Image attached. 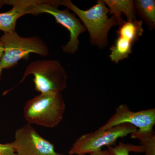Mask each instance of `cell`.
Here are the masks:
<instances>
[{
  "mask_svg": "<svg viewBox=\"0 0 155 155\" xmlns=\"http://www.w3.org/2000/svg\"><path fill=\"white\" fill-rule=\"evenodd\" d=\"M90 155H114L109 149L100 150L91 153Z\"/></svg>",
  "mask_w": 155,
  "mask_h": 155,
  "instance_id": "2e32d148",
  "label": "cell"
},
{
  "mask_svg": "<svg viewBox=\"0 0 155 155\" xmlns=\"http://www.w3.org/2000/svg\"><path fill=\"white\" fill-rule=\"evenodd\" d=\"M4 47V52L1 61L3 69L14 67L22 59H28L31 53L41 57H47L50 51L47 45L38 36L23 38L16 31L5 32L0 37Z\"/></svg>",
  "mask_w": 155,
  "mask_h": 155,
  "instance_id": "277c9868",
  "label": "cell"
},
{
  "mask_svg": "<svg viewBox=\"0 0 155 155\" xmlns=\"http://www.w3.org/2000/svg\"><path fill=\"white\" fill-rule=\"evenodd\" d=\"M59 5L70 10L79 18L88 31L91 43L101 49L108 44V36L111 28L118 25L114 16L109 18V10L103 0H98L96 4L87 10H81L70 0L59 1Z\"/></svg>",
  "mask_w": 155,
  "mask_h": 155,
  "instance_id": "6da1fadb",
  "label": "cell"
},
{
  "mask_svg": "<svg viewBox=\"0 0 155 155\" xmlns=\"http://www.w3.org/2000/svg\"><path fill=\"white\" fill-rule=\"evenodd\" d=\"M46 1H5V5L13 6L8 12L0 14V30L4 33L15 31L16 22L20 17L32 13V7Z\"/></svg>",
  "mask_w": 155,
  "mask_h": 155,
  "instance_id": "30bf717a",
  "label": "cell"
},
{
  "mask_svg": "<svg viewBox=\"0 0 155 155\" xmlns=\"http://www.w3.org/2000/svg\"><path fill=\"white\" fill-rule=\"evenodd\" d=\"M137 130L125 123L104 130L84 134L74 142L69 151V155H85L101 150L103 147L112 146L119 138L125 137Z\"/></svg>",
  "mask_w": 155,
  "mask_h": 155,
  "instance_id": "5b68a950",
  "label": "cell"
},
{
  "mask_svg": "<svg viewBox=\"0 0 155 155\" xmlns=\"http://www.w3.org/2000/svg\"><path fill=\"white\" fill-rule=\"evenodd\" d=\"M125 123L138 128L137 130L141 132L153 130L155 125V108L134 112L130 110L126 104L120 105L105 124L97 130H105Z\"/></svg>",
  "mask_w": 155,
  "mask_h": 155,
  "instance_id": "ba28073f",
  "label": "cell"
},
{
  "mask_svg": "<svg viewBox=\"0 0 155 155\" xmlns=\"http://www.w3.org/2000/svg\"><path fill=\"white\" fill-rule=\"evenodd\" d=\"M109 10V15H112L117 19L118 25L124 22L122 14H125L127 21L137 20L134 1L132 0H103Z\"/></svg>",
  "mask_w": 155,
  "mask_h": 155,
  "instance_id": "8fae6325",
  "label": "cell"
},
{
  "mask_svg": "<svg viewBox=\"0 0 155 155\" xmlns=\"http://www.w3.org/2000/svg\"><path fill=\"white\" fill-rule=\"evenodd\" d=\"M65 110L61 93H45L28 100L23 108V114L28 124L53 128L63 120Z\"/></svg>",
  "mask_w": 155,
  "mask_h": 155,
  "instance_id": "7a4b0ae2",
  "label": "cell"
},
{
  "mask_svg": "<svg viewBox=\"0 0 155 155\" xmlns=\"http://www.w3.org/2000/svg\"><path fill=\"white\" fill-rule=\"evenodd\" d=\"M58 1H46L42 4L33 6L31 14L34 16L42 13L51 14L54 17L57 23L67 28L70 33V39L67 44L62 47V50L64 52L74 54L78 50V37L86 29L75 14L70 13L69 9H58Z\"/></svg>",
  "mask_w": 155,
  "mask_h": 155,
  "instance_id": "8992f818",
  "label": "cell"
},
{
  "mask_svg": "<svg viewBox=\"0 0 155 155\" xmlns=\"http://www.w3.org/2000/svg\"><path fill=\"white\" fill-rule=\"evenodd\" d=\"M30 75L34 77L35 89L40 93H61L67 88L68 75L58 60H38L31 62L18 84Z\"/></svg>",
  "mask_w": 155,
  "mask_h": 155,
  "instance_id": "3957f363",
  "label": "cell"
},
{
  "mask_svg": "<svg viewBox=\"0 0 155 155\" xmlns=\"http://www.w3.org/2000/svg\"><path fill=\"white\" fill-rule=\"evenodd\" d=\"M108 149L114 155H130V152H144V149L141 145H136L131 143H124L122 142H120L119 144L116 146L108 147Z\"/></svg>",
  "mask_w": 155,
  "mask_h": 155,
  "instance_id": "5bb4252c",
  "label": "cell"
},
{
  "mask_svg": "<svg viewBox=\"0 0 155 155\" xmlns=\"http://www.w3.org/2000/svg\"><path fill=\"white\" fill-rule=\"evenodd\" d=\"M143 22L141 20L124 21L117 31V38L110 48L111 61L117 64L129 58L132 52L133 45L143 33Z\"/></svg>",
  "mask_w": 155,
  "mask_h": 155,
  "instance_id": "9c48e42d",
  "label": "cell"
},
{
  "mask_svg": "<svg viewBox=\"0 0 155 155\" xmlns=\"http://www.w3.org/2000/svg\"><path fill=\"white\" fill-rule=\"evenodd\" d=\"M0 155H17L13 146L10 143H0Z\"/></svg>",
  "mask_w": 155,
  "mask_h": 155,
  "instance_id": "9a60e30c",
  "label": "cell"
},
{
  "mask_svg": "<svg viewBox=\"0 0 155 155\" xmlns=\"http://www.w3.org/2000/svg\"><path fill=\"white\" fill-rule=\"evenodd\" d=\"M11 143L17 155H64L57 153L54 144L28 123L15 131Z\"/></svg>",
  "mask_w": 155,
  "mask_h": 155,
  "instance_id": "52a82bcc",
  "label": "cell"
},
{
  "mask_svg": "<svg viewBox=\"0 0 155 155\" xmlns=\"http://www.w3.org/2000/svg\"></svg>",
  "mask_w": 155,
  "mask_h": 155,
  "instance_id": "ac0fdd59",
  "label": "cell"
},
{
  "mask_svg": "<svg viewBox=\"0 0 155 155\" xmlns=\"http://www.w3.org/2000/svg\"><path fill=\"white\" fill-rule=\"evenodd\" d=\"M136 12L145 22L150 30L155 28V1L154 0L134 1Z\"/></svg>",
  "mask_w": 155,
  "mask_h": 155,
  "instance_id": "7c38bea8",
  "label": "cell"
},
{
  "mask_svg": "<svg viewBox=\"0 0 155 155\" xmlns=\"http://www.w3.org/2000/svg\"><path fill=\"white\" fill-rule=\"evenodd\" d=\"M130 135L131 138L139 140L144 149L145 155H155V133L153 129L147 132L137 130Z\"/></svg>",
  "mask_w": 155,
  "mask_h": 155,
  "instance_id": "4fadbf2b",
  "label": "cell"
},
{
  "mask_svg": "<svg viewBox=\"0 0 155 155\" xmlns=\"http://www.w3.org/2000/svg\"><path fill=\"white\" fill-rule=\"evenodd\" d=\"M3 52H4V47L0 41V79L2 77V72L3 69L1 65V61H2V57Z\"/></svg>",
  "mask_w": 155,
  "mask_h": 155,
  "instance_id": "e0dca14e",
  "label": "cell"
}]
</instances>
